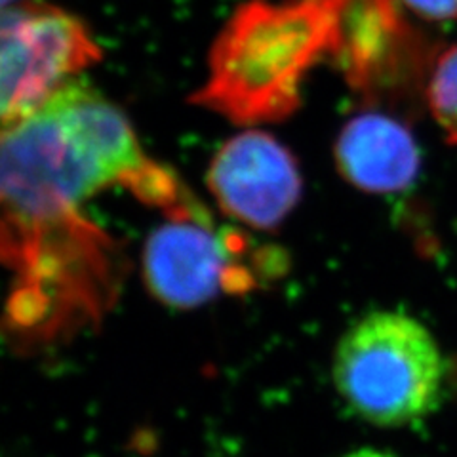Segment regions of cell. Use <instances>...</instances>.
I'll use <instances>...</instances> for the list:
<instances>
[{
	"label": "cell",
	"instance_id": "1",
	"mask_svg": "<svg viewBox=\"0 0 457 457\" xmlns=\"http://www.w3.org/2000/svg\"><path fill=\"white\" fill-rule=\"evenodd\" d=\"M112 185L171 216L203 210L181 181L147 159L124 112L75 79L16 124L0 128V265L29 282L13 294L18 328L38 326L54 299L79 294L97 312L109 295V237L84 203Z\"/></svg>",
	"mask_w": 457,
	"mask_h": 457
},
{
	"label": "cell",
	"instance_id": "2",
	"mask_svg": "<svg viewBox=\"0 0 457 457\" xmlns=\"http://www.w3.org/2000/svg\"><path fill=\"white\" fill-rule=\"evenodd\" d=\"M334 48V0H253L218 38L196 102L246 124L284 119L309 69Z\"/></svg>",
	"mask_w": 457,
	"mask_h": 457
},
{
	"label": "cell",
	"instance_id": "3",
	"mask_svg": "<svg viewBox=\"0 0 457 457\" xmlns=\"http://www.w3.org/2000/svg\"><path fill=\"white\" fill-rule=\"evenodd\" d=\"M445 376L435 336L400 311H371L341 336L334 383L345 404L364 421L400 427L433 411Z\"/></svg>",
	"mask_w": 457,
	"mask_h": 457
},
{
	"label": "cell",
	"instance_id": "4",
	"mask_svg": "<svg viewBox=\"0 0 457 457\" xmlns=\"http://www.w3.org/2000/svg\"><path fill=\"white\" fill-rule=\"evenodd\" d=\"M99 57L90 29L63 8H0V128L29 117Z\"/></svg>",
	"mask_w": 457,
	"mask_h": 457
},
{
	"label": "cell",
	"instance_id": "5",
	"mask_svg": "<svg viewBox=\"0 0 457 457\" xmlns=\"http://www.w3.org/2000/svg\"><path fill=\"white\" fill-rule=\"evenodd\" d=\"M231 237L213 231L208 212L185 213L149 235L141 270L156 302L171 309H195L223 292H246L255 286L248 269L237 263Z\"/></svg>",
	"mask_w": 457,
	"mask_h": 457
},
{
	"label": "cell",
	"instance_id": "6",
	"mask_svg": "<svg viewBox=\"0 0 457 457\" xmlns=\"http://www.w3.org/2000/svg\"><path fill=\"white\" fill-rule=\"evenodd\" d=\"M206 181L227 216L252 228L278 227L303 193L295 156L260 130L225 141L210 162Z\"/></svg>",
	"mask_w": 457,
	"mask_h": 457
},
{
	"label": "cell",
	"instance_id": "7",
	"mask_svg": "<svg viewBox=\"0 0 457 457\" xmlns=\"http://www.w3.org/2000/svg\"><path fill=\"white\" fill-rule=\"evenodd\" d=\"M334 156L341 178L371 195L404 191L421 166L418 141L410 128L374 111L356 114L341 128Z\"/></svg>",
	"mask_w": 457,
	"mask_h": 457
},
{
	"label": "cell",
	"instance_id": "8",
	"mask_svg": "<svg viewBox=\"0 0 457 457\" xmlns=\"http://www.w3.org/2000/svg\"><path fill=\"white\" fill-rule=\"evenodd\" d=\"M334 57L349 84L362 94H376L393 82L396 54L408 48V31L395 0H334Z\"/></svg>",
	"mask_w": 457,
	"mask_h": 457
},
{
	"label": "cell",
	"instance_id": "9",
	"mask_svg": "<svg viewBox=\"0 0 457 457\" xmlns=\"http://www.w3.org/2000/svg\"><path fill=\"white\" fill-rule=\"evenodd\" d=\"M427 105L446 141L457 147V45L435 60L427 79Z\"/></svg>",
	"mask_w": 457,
	"mask_h": 457
},
{
	"label": "cell",
	"instance_id": "10",
	"mask_svg": "<svg viewBox=\"0 0 457 457\" xmlns=\"http://www.w3.org/2000/svg\"><path fill=\"white\" fill-rule=\"evenodd\" d=\"M400 4L427 21L457 20V0H400Z\"/></svg>",
	"mask_w": 457,
	"mask_h": 457
},
{
	"label": "cell",
	"instance_id": "11",
	"mask_svg": "<svg viewBox=\"0 0 457 457\" xmlns=\"http://www.w3.org/2000/svg\"><path fill=\"white\" fill-rule=\"evenodd\" d=\"M345 457H395V455L389 452L376 450V448H362V450H356Z\"/></svg>",
	"mask_w": 457,
	"mask_h": 457
},
{
	"label": "cell",
	"instance_id": "12",
	"mask_svg": "<svg viewBox=\"0 0 457 457\" xmlns=\"http://www.w3.org/2000/svg\"><path fill=\"white\" fill-rule=\"evenodd\" d=\"M10 4H16V0H0V8H6Z\"/></svg>",
	"mask_w": 457,
	"mask_h": 457
}]
</instances>
